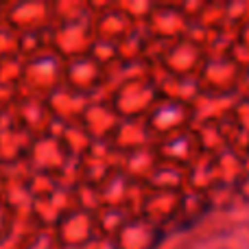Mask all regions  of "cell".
Wrapping results in <instances>:
<instances>
[{"instance_id":"cell-1","label":"cell","mask_w":249,"mask_h":249,"mask_svg":"<svg viewBox=\"0 0 249 249\" xmlns=\"http://www.w3.org/2000/svg\"><path fill=\"white\" fill-rule=\"evenodd\" d=\"M61 83H64V59L55 51L39 53V55L26 59L22 92L46 96Z\"/></svg>"},{"instance_id":"cell-2","label":"cell","mask_w":249,"mask_h":249,"mask_svg":"<svg viewBox=\"0 0 249 249\" xmlns=\"http://www.w3.org/2000/svg\"><path fill=\"white\" fill-rule=\"evenodd\" d=\"M77 160H72L66 151L64 142L59 140V136L53 133H42V136L33 138V144L29 151V171L35 173H48V175H57L64 181V175L68 173V168Z\"/></svg>"},{"instance_id":"cell-3","label":"cell","mask_w":249,"mask_h":249,"mask_svg":"<svg viewBox=\"0 0 249 249\" xmlns=\"http://www.w3.org/2000/svg\"><path fill=\"white\" fill-rule=\"evenodd\" d=\"M2 24L20 33L26 29L53 24V9L46 0H18L2 4Z\"/></svg>"},{"instance_id":"cell-4","label":"cell","mask_w":249,"mask_h":249,"mask_svg":"<svg viewBox=\"0 0 249 249\" xmlns=\"http://www.w3.org/2000/svg\"><path fill=\"white\" fill-rule=\"evenodd\" d=\"M13 116H16V124L29 131L31 136H42L48 133L53 123V114L46 105V99L31 92H18L16 101L11 105Z\"/></svg>"},{"instance_id":"cell-5","label":"cell","mask_w":249,"mask_h":249,"mask_svg":"<svg viewBox=\"0 0 249 249\" xmlns=\"http://www.w3.org/2000/svg\"><path fill=\"white\" fill-rule=\"evenodd\" d=\"M33 138L22 127H11L0 136V168H16L26 164Z\"/></svg>"},{"instance_id":"cell-6","label":"cell","mask_w":249,"mask_h":249,"mask_svg":"<svg viewBox=\"0 0 249 249\" xmlns=\"http://www.w3.org/2000/svg\"><path fill=\"white\" fill-rule=\"evenodd\" d=\"M51 51V24L16 33V53L24 59Z\"/></svg>"},{"instance_id":"cell-7","label":"cell","mask_w":249,"mask_h":249,"mask_svg":"<svg viewBox=\"0 0 249 249\" xmlns=\"http://www.w3.org/2000/svg\"><path fill=\"white\" fill-rule=\"evenodd\" d=\"M24 64L26 59L20 57L18 53L7 57H0V83L13 90H22V81H24Z\"/></svg>"},{"instance_id":"cell-8","label":"cell","mask_w":249,"mask_h":249,"mask_svg":"<svg viewBox=\"0 0 249 249\" xmlns=\"http://www.w3.org/2000/svg\"><path fill=\"white\" fill-rule=\"evenodd\" d=\"M18 249H59V245L51 228H37L22 238Z\"/></svg>"},{"instance_id":"cell-9","label":"cell","mask_w":249,"mask_h":249,"mask_svg":"<svg viewBox=\"0 0 249 249\" xmlns=\"http://www.w3.org/2000/svg\"><path fill=\"white\" fill-rule=\"evenodd\" d=\"M16 53V31L0 22V57H7Z\"/></svg>"},{"instance_id":"cell-10","label":"cell","mask_w":249,"mask_h":249,"mask_svg":"<svg viewBox=\"0 0 249 249\" xmlns=\"http://www.w3.org/2000/svg\"><path fill=\"white\" fill-rule=\"evenodd\" d=\"M11 230H13V216L9 212V208L0 201V243L11 234Z\"/></svg>"},{"instance_id":"cell-11","label":"cell","mask_w":249,"mask_h":249,"mask_svg":"<svg viewBox=\"0 0 249 249\" xmlns=\"http://www.w3.org/2000/svg\"><path fill=\"white\" fill-rule=\"evenodd\" d=\"M11 127H16V116H13L11 107H0V136L4 131H9Z\"/></svg>"},{"instance_id":"cell-12","label":"cell","mask_w":249,"mask_h":249,"mask_svg":"<svg viewBox=\"0 0 249 249\" xmlns=\"http://www.w3.org/2000/svg\"><path fill=\"white\" fill-rule=\"evenodd\" d=\"M18 92L20 90H13V88H7L0 83V107H11L16 96H18Z\"/></svg>"},{"instance_id":"cell-13","label":"cell","mask_w":249,"mask_h":249,"mask_svg":"<svg viewBox=\"0 0 249 249\" xmlns=\"http://www.w3.org/2000/svg\"><path fill=\"white\" fill-rule=\"evenodd\" d=\"M4 190H7V177L0 171V201H2V197H4Z\"/></svg>"},{"instance_id":"cell-14","label":"cell","mask_w":249,"mask_h":249,"mask_svg":"<svg viewBox=\"0 0 249 249\" xmlns=\"http://www.w3.org/2000/svg\"><path fill=\"white\" fill-rule=\"evenodd\" d=\"M0 22H2V2H0Z\"/></svg>"}]
</instances>
